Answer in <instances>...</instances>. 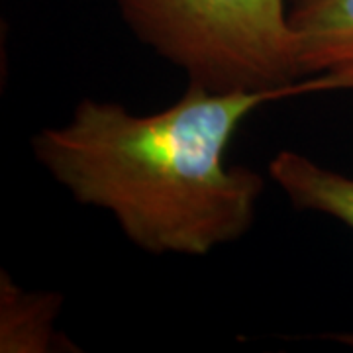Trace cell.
I'll list each match as a JSON object with an SVG mask.
<instances>
[{"label": "cell", "mask_w": 353, "mask_h": 353, "mask_svg": "<svg viewBox=\"0 0 353 353\" xmlns=\"http://www.w3.org/2000/svg\"><path fill=\"white\" fill-rule=\"evenodd\" d=\"M143 43L210 90L303 81L285 0H118Z\"/></svg>", "instance_id": "7a4b0ae2"}, {"label": "cell", "mask_w": 353, "mask_h": 353, "mask_svg": "<svg viewBox=\"0 0 353 353\" xmlns=\"http://www.w3.org/2000/svg\"><path fill=\"white\" fill-rule=\"evenodd\" d=\"M353 88V67H343L338 71H330L324 75L310 77L299 81V92H328V90H350Z\"/></svg>", "instance_id": "8992f818"}, {"label": "cell", "mask_w": 353, "mask_h": 353, "mask_svg": "<svg viewBox=\"0 0 353 353\" xmlns=\"http://www.w3.org/2000/svg\"><path fill=\"white\" fill-rule=\"evenodd\" d=\"M61 296L53 292H26L2 271L0 283V352H69L71 343L55 332Z\"/></svg>", "instance_id": "5b68a950"}, {"label": "cell", "mask_w": 353, "mask_h": 353, "mask_svg": "<svg viewBox=\"0 0 353 353\" xmlns=\"http://www.w3.org/2000/svg\"><path fill=\"white\" fill-rule=\"evenodd\" d=\"M289 22L303 79L353 67V0H294Z\"/></svg>", "instance_id": "3957f363"}, {"label": "cell", "mask_w": 353, "mask_h": 353, "mask_svg": "<svg viewBox=\"0 0 353 353\" xmlns=\"http://www.w3.org/2000/svg\"><path fill=\"white\" fill-rule=\"evenodd\" d=\"M294 94L299 83L281 90L190 83L183 99L145 116L85 99L32 148L59 185L108 210L143 252L199 257L245 236L263 194L257 171L224 161L236 130L259 106Z\"/></svg>", "instance_id": "6da1fadb"}, {"label": "cell", "mask_w": 353, "mask_h": 353, "mask_svg": "<svg viewBox=\"0 0 353 353\" xmlns=\"http://www.w3.org/2000/svg\"><path fill=\"white\" fill-rule=\"evenodd\" d=\"M269 175L296 208L334 216L353 230V179L290 150L271 159ZM334 340L353 350V332L338 334Z\"/></svg>", "instance_id": "277c9868"}]
</instances>
